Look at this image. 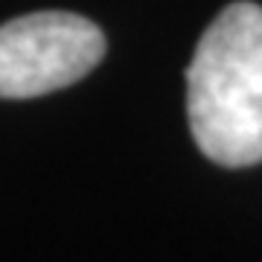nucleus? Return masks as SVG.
Listing matches in <instances>:
<instances>
[{
	"mask_svg": "<svg viewBox=\"0 0 262 262\" xmlns=\"http://www.w3.org/2000/svg\"><path fill=\"white\" fill-rule=\"evenodd\" d=\"M187 114L213 163H262V6L236 0L204 29L187 67Z\"/></svg>",
	"mask_w": 262,
	"mask_h": 262,
	"instance_id": "1",
	"label": "nucleus"
},
{
	"mask_svg": "<svg viewBox=\"0 0 262 262\" xmlns=\"http://www.w3.org/2000/svg\"><path fill=\"white\" fill-rule=\"evenodd\" d=\"M105 56V35L73 12H32L0 27V96L32 99L91 73Z\"/></svg>",
	"mask_w": 262,
	"mask_h": 262,
	"instance_id": "2",
	"label": "nucleus"
}]
</instances>
